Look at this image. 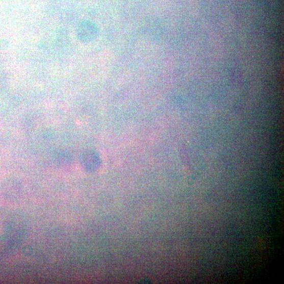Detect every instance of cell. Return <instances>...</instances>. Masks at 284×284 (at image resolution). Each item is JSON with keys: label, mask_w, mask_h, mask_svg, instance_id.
<instances>
[{"label": "cell", "mask_w": 284, "mask_h": 284, "mask_svg": "<svg viewBox=\"0 0 284 284\" xmlns=\"http://www.w3.org/2000/svg\"><path fill=\"white\" fill-rule=\"evenodd\" d=\"M77 33L81 40L88 42L95 39L97 35V29L93 23L83 22L79 24Z\"/></svg>", "instance_id": "1"}]
</instances>
